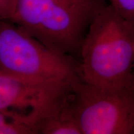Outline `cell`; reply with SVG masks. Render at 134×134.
Masks as SVG:
<instances>
[{"label":"cell","instance_id":"8992f818","mask_svg":"<svg viewBox=\"0 0 134 134\" xmlns=\"http://www.w3.org/2000/svg\"><path fill=\"white\" fill-rule=\"evenodd\" d=\"M67 99L57 111L43 122L40 134H82L67 109Z\"/></svg>","mask_w":134,"mask_h":134},{"label":"cell","instance_id":"5b68a950","mask_svg":"<svg viewBox=\"0 0 134 134\" xmlns=\"http://www.w3.org/2000/svg\"><path fill=\"white\" fill-rule=\"evenodd\" d=\"M75 80L36 81L0 73V113L40 134L43 122L66 101Z\"/></svg>","mask_w":134,"mask_h":134},{"label":"cell","instance_id":"3957f363","mask_svg":"<svg viewBox=\"0 0 134 134\" xmlns=\"http://www.w3.org/2000/svg\"><path fill=\"white\" fill-rule=\"evenodd\" d=\"M66 108L82 134H134V80L103 86L78 78Z\"/></svg>","mask_w":134,"mask_h":134},{"label":"cell","instance_id":"30bf717a","mask_svg":"<svg viewBox=\"0 0 134 134\" xmlns=\"http://www.w3.org/2000/svg\"><path fill=\"white\" fill-rule=\"evenodd\" d=\"M133 75H134V65H133Z\"/></svg>","mask_w":134,"mask_h":134},{"label":"cell","instance_id":"9c48e42d","mask_svg":"<svg viewBox=\"0 0 134 134\" xmlns=\"http://www.w3.org/2000/svg\"><path fill=\"white\" fill-rule=\"evenodd\" d=\"M20 0H0V19L11 21L18 11Z\"/></svg>","mask_w":134,"mask_h":134},{"label":"cell","instance_id":"6da1fadb","mask_svg":"<svg viewBox=\"0 0 134 134\" xmlns=\"http://www.w3.org/2000/svg\"><path fill=\"white\" fill-rule=\"evenodd\" d=\"M134 26L106 2L94 16L78 59L85 83L115 86L133 81Z\"/></svg>","mask_w":134,"mask_h":134},{"label":"cell","instance_id":"7a4b0ae2","mask_svg":"<svg viewBox=\"0 0 134 134\" xmlns=\"http://www.w3.org/2000/svg\"><path fill=\"white\" fill-rule=\"evenodd\" d=\"M104 0H20L10 21L50 48L78 61L88 28Z\"/></svg>","mask_w":134,"mask_h":134},{"label":"cell","instance_id":"52a82bcc","mask_svg":"<svg viewBox=\"0 0 134 134\" xmlns=\"http://www.w3.org/2000/svg\"><path fill=\"white\" fill-rule=\"evenodd\" d=\"M0 134H35V132L25 122L0 113Z\"/></svg>","mask_w":134,"mask_h":134},{"label":"cell","instance_id":"ba28073f","mask_svg":"<svg viewBox=\"0 0 134 134\" xmlns=\"http://www.w3.org/2000/svg\"><path fill=\"white\" fill-rule=\"evenodd\" d=\"M119 15L134 26V0H104Z\"/></svg>","mask_w":134,"mask_h":134},{"label":"cell","instance_id":"277c9868","mask_svg":"<svg viewBox=\"0 0 134 134\" xmlns=\"http://www.w3.org/2000/svg\"><path fill=\"white\" fill-rule=\"evenodd\" d=\"M0 73L36 81H73L80 78L76 59L55 52L21 27L3 20Z\"/></svg>","mask_w":134,"mask_h":134}]
</instances>
